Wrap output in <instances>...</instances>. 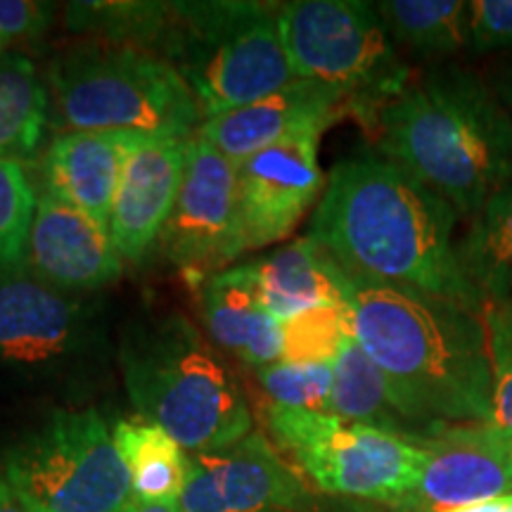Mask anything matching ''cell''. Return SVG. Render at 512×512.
I'll return each instance as SVG.
<instances>
[{"label":"cell","instance_id":"6da1fadb","mask_svg":"<svg viewBox=\"0 0 512 512\" xmlns=\"http://www.w3.org/2000/svg\"><path fill=\"white\" fill-rule=\"evenodd\" d=\"M458 211L377 155L342 159L325 181L309 235L351 278L403 287L479 313L458 256Z\"/></svg>","mask_w":512,"mask_h":512},{"label":"cell","instance_id":"7a4b0ae2","mask_svg":"<svg viewBox=\"0 0 512 512\" xmlns=\"http://www.w3.org/2000/svg\"><path fill=\"white\" fill-rule=\"evenodd\" d=\"M351 283L354 339L387 375L420 437L441 425H489L491 373L482 316L403 287L356 278Z\"/></svg>","mask_w":512,"mask_h":512},{"label":"cell","instance_id":"3957f363","mask_svg":"<svg viewBox=\"0 0 512 512\" xmlns=\"http://www.w3.org/2000/svg\"><path fill=\"white\" fill-rule=\"evenodd\" d=\"M382 157L470 221L512 181V117L491 86L463 67L411 79L377 114Z\"/></svg>","mask_w":512,"mask_h":512},{"label":"cell","instance_id":"277c9868","mask_svg":"<svg viewBox=\"0 0 512 512\" xmlns=\"http://www.w3.org/2000/svg\"><path fill=\"white\" fill-rule=\"evenodd\" d=\"M119 368L138 415L157 422L188 453L219 451L252 434L254 418L238 375L185 316L128 323Z\"/></svg>","mask_w":512,"mask_h":512},{"label":"cell","instance_id":"5b68a950","mask_svg":"<svg viewBox=\"0 0 512 512\" xmlns=\"http://www.w3.org/2000/svg\"><path fill=\"white\" fill-rule=\"evenodd\" d=\"M48 88V119L60 133L192 136L202 126L181 72L140 48L88 41L64 50L50 64Z\"/></svg>","mask_w":512,"mask_h":512},{"label":"cell","instance_id":"8992f818","mask_svg":"<svg viewBox=\"0 0 512 512\" xmlns=\"http://www.w3.org/2000/svg\"><path fill=\"white\" fill-rule=\"evenodd\" d=\"M164 50L195 95L202 121L238 110L297 81L280 36V5L254 0L176 3Z\"/></svg>","mask_w":512,"mask_h":512},{"label":"cell","instance_id":"52a82bcc","mask_svg":"<svg viewBox=\"0 0 512 512\" xmlns=\"http://www.w3.org/2000/svg\"><path fill=\"white\" fill-rule=\"evenodd\" d=\"M278 24L294 76L337 91L370 133L382 107L411 83L373 3L297 0L280 5Z\"/></svg>","mask_w":512,"mask_h":512},{"label":"cell","instance_id":"ba28073f","mask_svg":"<svg viewBox=\"0 0 512 512\" xmlns=\"http://www.w3.org/2000/svg\"><path fill=\"white\" fill-rule=\"evenodd\" d=\"M3 477L31 512H126L136 498L95 408L50 413L8 448Z\"/></svg>","mask_w":512,"mask_h":512},{"label":"cell","instance_id":"9c48e42d","mask_svg":"<svg viewBox=\"0 0 512 512\" xmlns=\"http://www.w3.org/2000/svg\"><path fill=\"white\" fill-rule=\"evenodd\" d=\"M105 351L98 304L24 264L0 268V373L24 382L74 380L98 370Z\"/></svg>","mask_w":512,"mask_h":512},{"label":"cell","instance_id":"30bf717a","mask_svg":"<svg viewBox=\"0 0 512 512\" xmlns=\"http://www.w3.org/2000/svg\"><path fill=\"white\" fill-rule=\"evenodd\" d=\"M266 418L275 439L325 494L399 508L418 486L425 458L418 439L280 406H268Z\"/></svg>","mask_w":512,"mask_h":512},{"label":"cell","instance_id":"8fae6325","mask_svg":"<svg viewBox=\"0 0 512 512\" xmlns=\"http://www.w3.org/2000/svg\"><path fill=\"white\" fill-rule=\"evenodd\" d=\"M159 245L171 264L200 280V285L247 252L238 164L197 133L192 136L181 190Z\"/></svg>","mask_w":512,"mask_h":512},{"label":"cell","instance_id":"7c38bea8","mask_svg":"<svg viewBox=\"0 0 512 512\" xmlns=\"http://www.w3.org/2000/svg\"><path fill=\"white\" fill-rule=\"evenodd\" d=\"M188 479L178 498L183 512H304L309 491L264 434L238 444L188 453Z\"/></svg>","mask_w":512,"mask_h":512},{"label":"cell","instance_id":"4fadbf2b","mask_svg":"<svg viewBox=\"0 0 512 512\" xmlns=\"http://www.w3.org/2000/svg\"><path fill=\"white\" fill-rule=\"evenodd\" d=\"M418 486L399 508L448 512L512 494L510 437L489 425H441L420 437Z\"/></svg>","mask_w":512,"mask_h":512},{"label":"cell","instance_id":"5bb4252c","mask_svg":"<svg viewBox=\"0 0 512 512\" xmlns=\"http://www.w3.org/2000/svg\"><path fill=\"white\" fill-rule=\"evenodd\" d=\"M325 128H304L238 166L247 252L285 240L325 188L318 147Z\"/></svg>","mask_w":512,"mask_h":512},{"label":"cell","instance_id":"9a60e30c","mask_svg":"<svg viewBox=\"0 0 512 512\" xmlns=\"http://www.w3.org/2000/svg\"><path fill=\"white\" fill-rule=\"evenodd\" d=\"M24 266L72 294L102 290L124 273L110 228L46 188L38 192Z\"/></svg>","mask_w":512,"mask_h":512},{"label":"cell","instance_id":"2e32d148","mask_svg":"<svg viewBox=\"0 0 512 512\" xmlns=\"http://www.w3.org/2000/svg\"><path fill=\"white\" fill-rule=\"evenodd\" d=\"M192 136H145L128 157L110 216V235L124 261H143L162 238L181 190Z\"/></svg>","mask_w":512,"mask_h":512},{"label":"cell","instance_id":"e0dca14e","mask_svg":"<svg viewBox=\"0 0 512 512\" xmlns=\"http://www.w3.org/2000/svg\"><path fill=\"white\" fill-rule=\"evenodd\" d=\"M344 117H349V110L342 95L320 83L297 79L268 98L202 121L197 136L240 166L292 133L313 126L328 131Z\"/></svg>","mask_w":512,"mask_h":512},{"label":"cell","instance_id":"ac0fdd59","mask_svg":"<svg viewBox=\"0 0 512 512\" xmlns=\"http://www.w3.org/2000/svg\"><path fill=\"white\" fill-rule=\"evenodd\" d=\"M143 138L126 131L57 133L43 157V188L110 228L121 171Z\"/></svg>","mask_w":512,"mask_h":512},{"label":"cell","instance_id":"d6986e66","mask_svg":"<svg viewBox=\"0 0 512 512\" xmlns=\"http://www.w3.org/2000/svg\"><path fill=\"white\" fill-rule=\"evenodd\" d=\"M200 318L211 342L249 368H266L283 358V328L268 311L252 261L204 280Z\"/></svg>","mask_w":512,"mask_h":512},{"label":"cell","instance_id":"ffe728a7","mask_svg":"<svg viewBox=\"0 0 512 512\" xmlns=\"http://www.w3.org/2000/svg\"><path fill=\"white\" fill-rule=\"evenodd\" d=\"M268 311L283 323L318 306H351L349 273L311 238H299L252 261Z\"/></svg>","mask_w":512,"mask_h":512},{"label":"cell","instance_id":"44dd1931","mask_svg":"<svg viewBox=\"0 0 512 512\" xmlns=\"http://www.w3.org/2000/svg\"><path fill=\"white\" fill-rule=\"evenodd\" d=\"M332 392L328 413L339 420L368 425L375 430L401 434L408 439H420V432L401 411L387 375L375 366V361L358 347L354 337L339 351L332 363Z\"/></svg>","mask_w":512,"mask_h":512},{"label":"cell","instance_id":"7402d4cb","mask_svg":"<svg viewBox=\"0 0 512 512\" xmlns=\"http://www.w3.org/2000/svg\"><path fill=\"white\" fill-rule=\"evenodd\" d=\"M114 444L138 501H178L188 479V451L157 422L136 415L112 427Z\"/></svg>","mask_w":512,"mask_h":512},{"label":"cell","instance_id":"603a6c76","mask_svg":"<svg viewBox=\"0 0 512 512\" xmlns=\"http://www.w3.org/2000/svg\"><path fill=\"white\" fill-rule=\"evenodd\" d=\"M64 24L74 34H88L93 41L140 48L162 57L176 27V3L162 0H91L69 3Z\"/></svg>","mask_w":512,"mask_h":512},{"label":"cell","instance_id":"cb8c5ba5","mask_svg":"<svg viewBox=\"0 0 512 512\" xmlns=\"http://www.w3.org/2000/svg\"><path fill=\"white\" fill-rule=\"evenodd\" d=\"M458 256L482 302H512V181L472 216Z\"/></svg>","mask_w":512,"mask_h":512},{"label":"cell","instance_id":"d4e9b609","mask_svg":"<svg viewBox=\"0 0 512 512\" xmlns=\"http://www.w3.org/2000/svg\"><path fill=\"white\" fill-rule=\"evenodd\" d=\"M396 46L422 60H446L467 48L470 3L463 0H382L375 3Z\"/></svg>","mask_w":512,"mask_h":512},{"label":"cell","instance_id":"484cf974","mask_svg":"<svg viewBox=\"0 0 512 512\" xmlns=\"http://www.w3.org/2000/svg\"><path fill=\"white\" fill-rule=\"evenodd\" d=\"M48 124V88L22 53L0 55V157L27 159Z\"/></svg>","mask_w":512,"mask_h":512},{"label":"cell","instance_id":"4316f807","mask_svg":"<svg viewBox=\"0 0 512 512\" xmlns=\"http://www.w3.org/2000/svg\"><path fill=\"white\" fill-rule=\"evenodd\" d=\"M283 328V358L297 366L335 363L344 344L354 337L351 332L349 306H318L285 318Z\"/></svg>","mask_w":512,"mask_h":512},{"label":"cell","instance_id":"83f0119b","mask_svg":"<svg viewBox=\"0 0 512 512\" xmlns=\"http://www.w3.org/2000/svg\"><path fill=\"white\" fill-rule=\"evenodd\" d=\"M482 325L491 373L489 427L512 439V302H482Z\"/></svg>","mask_w":512,"mask_h":512},{"label":"cell","instance_id":"f1b7e54d","mask_svg":"<svg viewBox=\"0 0 512 512\" xmlns=\"http://www.w3.org/2000/svg\"><path fill=\"white\" fill-rule=\"evenodd\" d=\"M36 200L22 162L0 157V268L24 264Z\"/></svg>","mask_w":512,"mask_h":512},{"label":"cell","instance_id":"f546056e","mask_svg":"<svg viewBox=\"0 0 512 512\" xmlns=\"http://www.w3.org/2000/svg\"><path fill=\"white\" fill-rule=\"evenodd\" d=\"M264 394L271 399V406L294 408V411L328 413L332 377V363H316V366H297V363H271L266 368H256Z\"/></svg>","mask_w":512,"mask_h":512},{"label":"cell","instance_id":"4dcf8cb0","mask_svg":"<svg viewBox=\"0 0 512 512\" xmlns=\"http://www.w3.org/2000/svg\"><path fill=\"white\" fill-rule=\"evenodd\" d=\"M467 48L475 55L512 50V0H472Z\"/></svg>","mask_w":512,"mask_h":512},{"label":"cell","instance_id":"1f68e13d","mask_svg":"<svg viewBox=\"0 0 512 512\" xmlns=\"http://www.w3.org/2000/svg\"><path fill=\"white\" fill-rule=\"evenodd\" d=\"M55 5L38 0H0V38L5 43H36L48 34Z\"/></svg>","mask_w":512,"mask_h":512},{"label":"cell","instance_id":"d6a6232c","mask_svg":"<svg viewBox=\"0 0 512 512\" xmlns=\"http://www.w3.org/2000/svg\"><path fill=\"white\" fill-rule=\"evenodd\" d=\"M494 91L512 117V57L508 62H503L501 69H498L494 79Z\"/></svg>","mask_w":512,"mask_h":512},{"label":"cell","instance_id":"836d02e7","mask_svg":"<svg viewBox=\"0 0 512 512\" xmlns=\"http://www.w3.org/2000/svg\"><path fill=\"white\" fill-rule=\"evenodd\" d=\"M0 512H31L27 505L19 501V496L12 491V486L0 475Z\"/></svg>","mask_w":512,"mask_h":512},{"label":"cell","instance_id":"e575fe53","mask_svg":"<svg viewBox=\"0 0 512 512\" xmlns=\"http://www.w3.org/2000/svg\"><path fill=\"white\" fill-rule=\"evenodd\" d=\"M448 512H512V494L501 496V498H494V501L465 505V508L448 510Z\"/></svg>","mask_w":512,"mask_h":512},{"label":"cell","instance_id":"d590c367","mask_svg":"<svg viewBox=\"0 0 512 512\" xmlns=\"http://www.w3.org/2000/svg\"><path fill=\"white\" fill-rule=\"evenodd\" d=\"M126 512H183L178 501H164V503H147V501H138L133 498L131 508Z\"/></svg>","mask_w":512,"mask_h":512},{"label":"cell","instance_id":"8d00e7d4","mask_svg":"<svg viewBox=\"0 0 512 512\" xmlns=\"http://www.w3.org/2000/svg\"><path fill=\"white\" fill-rule=\"evenodd\" d=\"M5 53V41H3V38H0V55H3Z\"/></svg>","mask_w":512,"mask_h":512},{"label":"cell","instance_id":"74e56055","mask_svg":"<svg viewBox=\"0 0 512 512\" xmlns=\"http://www.w3.org/2000/svg\"><path fill=\"white\" fill-rule=\"evenodd\" d=\"M510 446H512V439H510Z\"/></svg>","mask_w":512,"mask_h":512}]
</instances>
